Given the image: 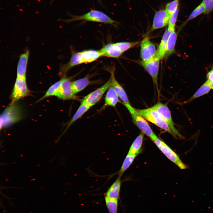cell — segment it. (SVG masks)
Here are the masks:
<instances>
[{"label":"cell","mask_w":213,"mask_h":213,"mask_svg":"<svg viewBox=\"0 0 213 213\" xmlns=\"http://www.w3.org/2000/svg\"><path fill=\"white\" fill-rule=\"evenodd\" d=\"M136 111L138 114L146 120L174 136L168 125L156 110L151 107L144 109H136Z\"/></svg>","instance_id":"cell-1"},{"label":"cell","mask_w":213,"mask_h":213,"mask_svg":"<svg viewBox=\"0 0 213 213\" xmlns=\"http://www.w3.org/2000/svg\"><path fill=\"white\" fill-rule=\"evenodd\" d=\"M81 20L109 24L114 25H115L116 23V22L104 13L96 10H92L82 15L73 16L72 18L66 20V22H69Z\"/></svg>","instance_id":"cell-2"},{"label":"cell","mask_w":213,"mask_h":213,"mask_svg":"<svg viewBox=\"0 0 213 213\" xmlns=\"http://www.w3.org/2000/svg\"><path fill=\"white\" fill-rule=\"evenodd\" d=\"M152 141L162 152L180 169H185L188 168V166L182 161L178 155L157 137Z\"/></svg>","instance_id":"cell-3"},{"label":"cell","mask_w":213,"mask_h":213,"mask_svg":"<svg viewBox=\"0 0 213 213\" xmlns=\"http://www.w3.org/2000/svg\"><path fill=\"white\" fill-rule=\"evenodd\" d=\"M132 117L133 122L143 133L153 141L157 137L148 122L143 117L137 112L132 106L128 109Z\"/></svg>","instance_id":"cell-4"},{"label":"cell","mask_w":213,"mask_h":213,"mask_svg":"<svg viewBox=\"0 0 213 213\" xmlns=\"http://www.w3.org/2000/svg\"><path fill=\"white\" fill-rule=\"evenodd\" d=\"M156 110L169 126L175 138L183 139L184 137L181 135L175 127V123L172 117L170 112L165 104L158 102L151 107Z\"/></svg>","instance_id":"cell-5"},{"label":"cell","mask_w":213,"mask_h":213,"mask_svg":"<svg viewBox=\"0 0 213 213\" xmlns=\"http://www.w3.org/2000/svg\"><path fill=\"white\" fill-rule=\"evenodd\" d=\"M160 58L158 49L154 56L150 59L140 62L141 66L151 76L154 84L158 87V76Z\"/></svg>","instance_id":"cell-6"},{"label":"cell","mask_w":213,"mask_h":213,"mask_svg":"<svg viewBox=\"0 0 213 213\" xmlns=\"http://www.w3.org/2000/svg\"><path fill=\"white\" fill-rule=\"evenodd\" d=\"M21 118L20 110L15 104L7 107L1 115V128L7 127Z\"/></svg>","instance_id":"cell-7"},{"label":"cell","mask_w":213,"mask_h":213,"mask_svg":"<svg viewBox=\"0 0 213 213\" xmlns=\"http://www.w3.org/2000/svg\"><path fill=\"white\" fill-rule=\"evenodd\" d=\"M112 85L110 78L101 86L88 94L82 101L91 107L100 100L104 93L112 86Z\"/></svg>","instance_id":"cell-8"},{"label":"cell","mask_w":213,"mask_h":213,"mask_svg":"<svg viewBox=\"0 0 213 213\" xmlns=\"http://www.w3.org/2000/svg\"><path fill=\"white\" fill-rule=\"evenodd\" d=\"M26 78L17 77L11 95L12 103H14L28 94Z\"/></svg>","instance_id":"cell-9"},{"label":"cell","mask_w":213,"mask_h":213,"mask_svg":"<svg viewBox=\"0 0 213 213\" xmlns=\"http://www.w3.org/2000/svg\"><path fill=\"white\" fill-rule=\"evenodd\" d=\"M156 51V46L146 36L142 40L141 44L140 55L143 61L148 60L152 58Z\"/></svg>","instance_id":"cell-10"},{"label":"cell","mask_w":213,"mask_h":213,"mask_svg":"<svg viewBox=\"0 0 213 213\" xmlns=\"http://www.w3.org/2000/svg\"><path fill=\"white\" fill-rule=\"evenodd\" d=\"M109 71L111 74L112 86L116 91L118 97L121 100L122 104L127 109L131 107L124 89L115 78L114 69H111Z\"/></svg>","instance_id":"cell-11"},{"label":"cell","mask_w":213,"mask_h":213,"mask_svg":"<svg viewBox=\"0 0 213 213\" xmlns=\"http://www.w3.org/2000/svg\"><path fill=\"white\" fill-rule=\"evenodd\" d=\"M70 78L64 77L56 96L63 100L74 99L75 98Z\"/></svg>","instance_id":"cell-12"},{"label":"cell","mask_w":213,"mask_h":213,"mask_svg":"<svg viewBox=\"0 0 213 213\" xmlns=\"http://www.w3.org/2000/svg\"><path fill=\"white\" fill-rule=\"evenodd\" d=\"M170 15L165 10H160L155 14L151 30L163 28L168 24Z\"/></svg>","instance_id":"cell-13"},{"label":"cell","mask_w":213,"mask_h":213,"mask_svg":"<svg viewBox=\"0 0 213 213\" xmlns=\"http://www.w3.org/2000/svg\"><path fill=\"white\" fill-rule=\"evenodd\" d=\"M102 57L118 58L123 53L120 48L115 43H109L104 45L99 50Z\"/></svg>","instance_id":"cell-14"},{"label":"cell","mask_w":213,"mask_h":213,"mask_svg":"<svg viewBox=\"0 0 213 213\" xmlns=\"http://www.w3.org/2000/svg\"><path fill=\"white\" fill-rule=\"evenodd\" d=\"M29 54V51L27 50L20 55L17 65V77L26 78Z\"/></svg>","instance_id":"cell-15"},{"label":"cell","mask_w":213,"mask_h":213,"mask_svg":"<svg viewBox=\"0 0 213 213\" xmlns=\"http://www.w3.org/2000/svg\"><path fill=\"white\" fill-rule=\"evenodd\" d=\"M121 177L118 176L116 180L111 185L105 194V196L109 198L118 199L121 186Z\"/></svg>","instance_id":"cell-16"},{"label":"cell","mask_w":213,"mask_h":213,"mask_svg":"<svg viewBox=\"0 0 213 213\" xmlns=\"http://www.w3.org/2000/svg\"><path fill=\"white\" fill-rule=\"evenodd\" d=\"M88 77L81 78L72 82V87L74 93H76L83 90L88 85L92 83Z\"/></svg>","instance_id":"cell-17"},{"label":"cell","mask_w":213,"mask_h":213,"mask_svg":"<svg viewBox=\"0 0 213 213\" xmlns=\"http://www.w3.org/2000/svg\"><path fill=\"white\" fill-rule=\"evenodd\" d=\"M116 91L111 86L108 90L105 98L104 106L114 107L120 101Z\"/></svg>","instance_id":"cell-18"},{"label":"cell","mask_w":213,"mask_h":213,"mask_svg":"<svg viewBox=\"0 0 213 213\" xmlns=\"http://www.w3.org/2000/svg\"><path fill=\"white\" fill-rule=\"evenodd\" d=\"M144 134L141 132L133 141L128 153V154L137 156L141 151Z\"/></svg>","instance_id":"cell-19"},{"label":"cell","mask_w":213,"mask_h":213,"mask_svg":"<svg viewBox=\"0 0 213 213\" xmlns=\"http://www.w3.org/2000/svg\"><path fill=\"white\" fill-rule=\"evenodd\" d=\"M91 107L82 101L81 104L69 122L66 129H67L72 124L78 119L81 117Z\"/></svg>","instance_id":"cell-20"},{"label":"cell","mask_w":213,"mask_h":213,"mask_svg":"<svg viewBox=\"0 0 213 213\" xmlns=\"http://www.w3.org/2000/svg\"><path fill=\"white\" fill-rule=\"evenodd\" d=\"M211 88L209 83L207 80L185 102L189 103L195 99L208 93Z\"/></svg>","instance_id":"cell-21"},{"label":"cell","mask_w":213,"mask_h":213,"mask_svg":"<svg viewBox=\"0 0 213 213\" xmlns=\"http://www.w3.org/2000/svg\"><path fill=\"white\" fill-rule=\"evenodd\" d=\"M177 38V34L175 30L172 31L167 40L166 50L164 57H167L175 51V46Z\"/></svg>","instance_id":"cell-22"},{"label":"cell","mask_w":213,"mask_h":213,"mask_svg":"<svg viewBox=\"0 0 213 213\" xmlns=\"http://www.w3.org/2000/svg\"><path fill=\"white\" fill-rule=\"evenodd\" d=\"M171 32L168 28L165 30L159 46L158 50L161 59H162L165 57L167 40Z\"/></svg>","instance_id":"cell-23"},{"label":"cell","mask_w":213,"mask_h":213,"mask_svg":"<svg viewBox=\"0 0 213 213\" xmlns=\"http://www.w3.org/2000/svg\"><path fill=\"white\" fill-rule=\"evenodd\" d=\"M64 77L51 85L44 95L39 99L38 101L49 96H56L64 80Z\"/></svg>","instance_id":"cell-24"},{"label":"cell","mask_w":213,"mask_h":213,"mask_svg":"<svg viewBox=\"0 0 213 213\" xmlns=\"http://www.w3.org/2000/svg\"><path fill=\"white\" fill-rule=\"evenodd\" d=\"M104 200L109 213H117L118 199H112L104 196Z\"/></svg>","instance_id":"cell-25"},{"label":"cell","mask_w":213,"mask_h":213,"mask_svg":"<svg viewBox=\"0 0 213 213\" xmlns=\"http://www.w3.org/2000/svg\"><path fill=\"white\" fill-rule=\"evenodd\" d=\"M136 156L128 154L118 172L119 176L121 177L123 173L132 163Z\"/></svg>","instance_id":"cell-26"},{"label":"cell","mask_w":213,"mask_h":213,"mask_svg":"<svg viewBox=\"0 0 213 213\" xmlns=\"http://www.w3.org/2000/svg\"><path fill=\"white\" fill-rule=\"evenodd\" d=\"M205 8L202 2L197 6L191 12L187 19L183 23L182 26H184L190 20L195 18L200 14L205 13Z\"/></svg>","instance_id":"cell-27"},{"label":"cell","mask_w":213,"mask_h":213,"mask_svg":"<svg viewBox=\"0 0 213 213\" xmlns=\"http://www.w3.org/2000/svg\"><path fill=\"white\" fill-rule=\"evenodd\" d=\"M140 42V41L134 42H122L116 43H115L120 48L123 53L130 49L138 45Z\"/></svg>","instance_id":"cell-28"},{"label":"cell","mask_w":213,"mask_h":213,"mask_svg":"<svg viewBox=\"0 0 213 213\" xmlns=\"http://www.w3.org/2000/svg\"><path fill=\"white\" fill-rule=\"evenodd\" d=\"M179 1V0H173L166 4L165 10L170 15L178 9Z\"/></svg>","instance_id":"cell-29"},{"label":"cell","mask_w":213,"mask_h":213,"mask_svg":"<svg viewBox=\"0 0 213 213\" xmlns=\"http://www.w3.org/2000/svg\"><path fill=\"white\" fill-rule=\"evenodd\" d=\"M179 12L178 8L174 13L171 14L170 17L169 23L168 30L171 32L175 30V26L178 17Z\"/></svg>","instance_id":"cell-30"},{"label":"cell","mask_w":213,"mask_h":213,"mask_svg":"<svg viewBox=\"0 0 213 213\" xmlns=\"http://www.w3.org/2000/svg\"><path fill=\"white\" fill-rule=\"evenodd\" d=\"M202 2L205 8L204 14H208L213 10V0H203Z\"/></svg>","instance_id":"cell-31"},{"label":"cell","mask_w":213,"mask_h":213,"mask_svg":"<svg viewBox=\"0 0 213 213\" xmlns=\"http://www.w3.org/2000/svg\"><path fill=\"white\" fill-rule=\"evenodd\" d=\"M207 77V80L209 83L212 88L213 89V68L208 73Z\"/></svg>","instance_id":"cell-32"}]
</instances>
